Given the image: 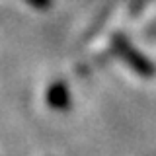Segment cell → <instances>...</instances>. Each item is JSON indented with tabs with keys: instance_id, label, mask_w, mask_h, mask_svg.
I'll list each match as a JSON object with an SVG mask.
<instances>
[{
	"instance_id": "obj_1",
	"label": "cell",
	"mask_w": 156,
	"mask_h": 156,
	"mask_svg": "<svg viewBox=\"0 0 156 156\" xmlns=\"http://www.w3.org/2000/svg\"><path fill=\"white\" fill-rule=\"evenodd\" d=\"M115 49H117V53H119V55L123 57L136 72L146 74V76H150L154 72V66L148 62V58H144L139 51H135V47L131 45L125 37H115Z\"/></svg>"
}]
</instances>
